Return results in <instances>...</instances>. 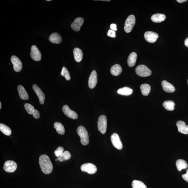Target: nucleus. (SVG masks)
<instances>
[{
    "label": "nucleus",
    "instance_id": "obj_1",
    "mask_svg": "<svg viewBox=\"0 0 188 188\" xmlns=\"http://www.w3.org/2000/svg\"><path fill=\"white\" fill-rule=\"evenodd\" d=\"M39 164L42 171L45 174H49L52 172L53 166L49 157L47 155L40 156L39 160Z\"/></svg>",
    "mask_w": 188,
    "mask_h": 188
},
{
    "label": "nucleus",
    "instance_id": "obj_29",
    "mask_svg": "<svg viewBox=\"0 0 188 188\" xmlns=\"http://www.w3.org/2000/svg\"><path fill=\"white\" fill-rule=\"evenodd\" d=\"M0 130L3 134L6 136H10L11 133L10 128L3 123L0 124Z\"/></svg>",
    "mask_w": 188,
    "mask_h": 188
},
{
    "label": "nucleus",
    "instance_id": "obj_17",
    "mask_svg": "<svg viewBox=\"0 0 188 188\" xmlns=\"http://www.w3.org/2000/svg\"><path fill=\"white\" fill-rule=\"evenodd\" d=\"M163 90L168 93H172L175 91V88L172 84L169 83L166 80H163L161 82Z\"/></svg>",
    "mask_w": 188,
    "mask_h": 188
},
{
    "label": "nucleus",
    "instance_id": "obj_33",
    "mask_svg": "<svg viewBox=\"0 0 188 188\" xmlns=\"http://www.w3.org/2000/svg\"><path fill=\"white\" fill-rule=\"evenodd\" d=\"M24 107L25 109L29 114H33L34 111L35 110L33 105L29 104V103H26L24 104Z\"/></svg>",
    "mask_w": 188,
    "mask_h": 188
},
{
    "label": "nucleus",
    "instance_id": "obj_44",
    "mask_svg": "<svg viewBox=\"0 0 188 188\" xmlns=\"http://www.w3.org/2000/svg\"><path fill=\"white\" fill-rule=\"evenodd\" d=\"M187 83H188V80H187Z\"/></svg>",
    "mask_w": 188,
    "mask_h": 188
},
{
    "label": "nucleus",
    "instance_id": "obj_38",
    "mask_svg": "<svg viewBox=\"0 0 188 188\" xmlns=\"http://www.w3.org/2000/svg\"><path fill=\"white\" fill-rule=\"evenodd\" d=\"M110 28L111 29L116 31L117 30L116 24H111L110 26Z\"/></svg>",
    "mask_w": 188,
    "mask_h": 188
},
{
    "label": "nucleus",
    "instance_id": "obj_32",
    "mask_svg": "<svg viewBox=\"0 0 188 188\" xmlns=\"http://www.w3.org/2000/svg\"><path fill=\"white\" fill-rule=\"evenodd\" d=\"M61 75V76L64 77L67 80H70L71 77L70 76V72H69L67 69L65 67H63Z\"/></svg>",
    "mask_w": 188,
    "mask_h": 188
},
{
    "label": "nucleus",
    "instance_id": "obj_16",
    "mask_svg": "<svg viewBox=\"0 0 188 188\" xmlns=\"http://www.w3.org/2000/svg\"><path fill=\"white\" fill-rule=\"evenodd\" d=\"M178 131L181 133L187 135L188 134V126L186 125L184 122L179 121L176 123Z\"/></svg>",
    "mask_w": 188,
    "mask_h": 188
},
{
    "label": "nucleus",
    "instance_id": "obj_12",
    "mask_svg": "<svg viewBox=\"0 0 188 188\" xmlns=\"http://www.w3.org/2000/svg\"><path fill=\"white\" fill-rule=\"evenodd\" d=\"M62 109L63 113L68 118L74 120L77 119L78 118L77 113L71 110L67 105H65L62 107Z\"/></svg>",
    "mask_w": 188,
    "mask_h": 188
},
{
    "label": "nucleus",
    "instance_id": "obj_13",
    "mask_svg": "<svg viewBox=\"0 0 188 188\" xmlns=\"http://www.w3.org/2000/svg\"><path fill=\"white\" fill-rule=\"evenodd\" d=\"M97 83V73L95 70H94L92 72L90 76L89 80H88V85L90 88L93 89L96 85Z\"/></svg>",
    "mask_w": 188,
    "mask_h": 188
},
{
    "label": "nucleus",
    "instance_id": "obj_19",
    "mask_svg": "<svg viewBox=\"0 0 188 188\" xmlns=\"http://www.w3.org/2000/svg\"><path fill=\"white\" fill-rule=\"evenodd\" d=\"M74 59L77 62H80L83 58V53L81 50L78 48H75L74 50Z\"/></svg>",
    "mask_w": 188,
    "mask_h": 188
},
{
    "label": "nucleus",
    "instance_id": "obj_23",
    "mask_svg": "<svg viewBox=\"0 0 188 188\" xmlns=\"http://www.w3.org/2000/svg\"><path fill=\"white\" fill-rule=\"evenodd\" d=\"M122 72V68L120 65L116 64L113 65L111 69V73L112 75L117 76L119 75Z\"/></svg>",
    "mask_w": 188,
    "mask_h": 188
},
{
    "label": "nucleus",
    "instance_id": "obj_40",
    "mask_svg": "<svg viewBox=\"0 0 188 188\" xmlns=\"http://www.w3.org/2000/svg\"><path fill=\"white\" fill-rule=\"evenodd\" d=\"M177 1L179 3H183L187 1V0H177Z\"/></svg>",
    "mask_w": 188,
    "mask_h": 188
},
{
    "label": "nucleus",
    "instance_id": "obj_4",
    "mask_svg": "<svg viewBox=\"0 0 188 188\" xmlns=\"http://www.w3.org/2000/svg\"><path fill=\"white\" fill-rule=\"evenodd\" d=\"M136 72L138 75L146 77L150 76L151 74V70L145 65H139L136 68Z\"/></svg>",
    "mask_w": 188,
    "mask_h": 188
},
{
    "label": "nucleus",
    "instance_id": "obj_9",
    "mask_svg": "<svg viewBox=\"0 0 188 188\" xmlns=\"http://www.w3.org/2000/svg\"><path fill=\"white\" fill-rule=\"evenodd\" d=\"M111 139L113 146L119 150L122 149V144L121 141L119 136L118 134L113 133L111 136Z\"/></svg>",
    "mask_w": 188,
    "mask_h": 188
},
{
    "label": "nucleus",
    "instance_id": "obj_41",
    "mask_svg": "<svg viewBox=\"0 0 188 188\" xmlns=\"http://www.w3.org/2000/svg\"><path fill=\"white\" fill-rule=\"evenodd\" d=\"M1 102H0V109H1Z\"/></svg>",
    "mask_w": 188,
    "mask_h": 188
},
{
    "label": "nucleus",
    "instance_id": "obj_8",
    "mask_svg": "<svg viewBox=\"0 0 188 188\" xmlns=\"http://www.w3.org/2000/svg\"><path fill=\"white\" fill-rule=\"evenodd\" d=\"M11 60L15 71L16 72L21 71L22 68V64L20 59L15 55H13L11 57Z\"/></svg>",
    "mask_w": 188,
    "mask_h": 188
},
{
    "label": "nucleus",
    "instance_id": "obj_18",
    "mask_svg": "<svg viewBox=\"0 0 188 188\" xmlns=\"http://www.w3.org/2000/svg\"><path fill=\"white\" fill-rule=\"evenodd\" d=\"M49 40L52 43L59 44L61 43L62 40L60 34L57 32H54L50 36Z\"/></svg>",
    "mask_w": 188,
    "mask_h": 188
},
{
    "label": "nucleus",
    "instance_id": "obj_24",
    "mask_svg": "<svg viewBox=\"0 0 188 188\" xmlns=\"http://www.w3.org/2000/svg\"><path fill=\"white\" fill-rule=\"evenodd\" d=\"M132 93H133V90L128 87L120 88L117 91V93L119 95L125 96L131 95Z\"/></svg>",
    "mask_w": 188,
    "mask_h": 188
},
{
    "label": "nucleus",
    "instance_id": "obj_5",
    "mask_svg": "<svg viewBox=\"0 0 188 188\" xmlns=\"http://www.w3.org/2000/svg\"><path fill=\"white\" fill-rule=\"evenodd\" d=\"M98 128L101 133L104 134L106 132L107 128V119L106 116L102 115L99 116L98 121Z\"/></svg>",
    "mask_w": 188,
    "mask_h": 188
},
{
    "label": "nucleus",
    "instance_id": "obj_14",
    "mask_svg": "<svg viewBox=\"0 0 188 188\" xmlns=\"http://www.w3.org/2000/svg\"><path fill=\"white\" fill-rule=\"evenodd\" d=\"M32 88H33L34 92L37 95L38 98H39L40 103L42 105L44 104L45 99L44 94L42 91L41 89L36 84H34Z\"/></svg>",
    "mask_w": 188,
    "mask_h": 188
},
{
    "label": "nucleus",
    "instance_id": "obj_15",
    "mask_svg": "<svg viewBox=\"0 0 188 188\" xmlns=\"http://www.w3.org/2000/svg\"><path fill=\"white\" fill-rule=\"evenodd\" d=\"M84 22V20L83 18L79 17L76 18L71 24L72 29L75 32L79 31Z\"/></svg>",
    "mask_w": 188,
    "mask_h": 188
},
{
    "label": "nucleus",
    "instance_id": "obj_11",
    "mask_svg": "<svg viewBox=\"0 0 188 188\" xmlns=\"http://www.w3.org/2000/svg\"><path fill=\"white\" fill-rule=\"evenodd\" d=\"M144 37L146 41L149 43H154L156 41L159 37L158 34L156 32L148 31L144 34Z\"/></svg>",
    "mask_w": 188,
    "mask_h": 188
},
{
    "label": "nucleus",
    "instance_id": "obj_37",
    "mask_svg": "<svg viewBox=\"0 0 188 188\" xmlns=\"http://www.w3.org/2000/svg\"><path fill=\"white\" fill-rule=\"evenodd\" d=\"M182 177L186 181L188 182V169H187V173L185 174H183Z\"/></svg>",
    "mask_w": 188,
    "mask_h": 188
},
{
    "label": "nucleus",
    "instance_id": "obj_30",
    "mask_svg": "<svg viewBox=\"0 0 188 188\" xmlns=\"http://www.w3.org/2000/svg\"><path fill=\"white\" fill-rule=\"evenodd\" d=\"M132 188H147L143 182L138 180H134L132 183Z\"/></svg>",
    "mask_w": 188,
    "mask_h": 188
},
{
    "label": "nucleus",
    "instance_id": "obj_31",
    "mask_svg": "<svg viewBox=\"0 0 188 188\" xmlns=\"http://www.w3.org/2000/svg\"><path fill=\"white\" fill-rule=\"evenodd\" d=\"M71 157V155L70 152L68 151H65L58 158L59 161L61 162L64 161H65L69 160Z\"/></svg>",
    "mask_w": 188,
    "mask_h": 188
},
{
    "label": "nucleus",
    "instance_id": "obj_25",
    "mask_svg": "<svg viewBox=\"0 0 188 188\" xmlns=\"http://www.w3.org/2000/svg\"><path fill=\"white\" fill-rule=\"evenodd\" d=\"M176 165L177 169L179 171H181L183 169H187L188 167V164L185 160L179 159L176 161Z\"/></svg>",
    "mask_w": 188,
    "mask_h": 188
},
{
    "label": "nucleus",
    "instance_id": "obj_20",
    "mask_svg": "<svg viewBox=\"0 0 188 188\" xmlns=\"http://www.w3.org/2000/svg\"><path fill=\"white\" fill-rule=\"evenodd\" d=\"M17 89L21 98L24 100H27L29 99V95L24 88L22 85H19Z\"/></svg>",
    "mask_w": 188,
    "mask_h": 188
},
{
    "label": "nucleus",
    "instance_id": "obj_21",
    "mask_svg": "<svg viewBox=\"0 0 188 188\" xmlns=\"http://www.w3.org/2000/svg\"><path fill=\"white\" fill-rule=\"evenodd\" d=\"M165 15L157 13V14H153L151 17V19L153 22L155 23H160L163 22L166 19Z\"/></svg>",
    "mask_w": 188,
    "mask_h": 188
},
{
    "label": "nucleus",
    "instance_id": "obj_36",
    "mask_svg": "<svg viewBox=\"0 0 188 188\" xmlns=\"http://www.w3.org/2000/svg\"><path fill=\"white\" fill-rule=\"evenodd\" d=\"M33 116L34 118L36 119H38L40 117V113L36 109L34 110V112L33 113Z\"/></svg>",
    "mask_w": 188,
    "mask_h": 188
},
{
    "label": "nucleus",
    "instance_id": "obj_35",
    "mask_svg": "<svg viewBox=\"0 0 188 188\" xmlns=\"http://www.w3.org/2000/svg\"><path fill=\"white\" fill-rule=\"evenodd\" d=\"M107 35L109 37L115 38L116 37V32H115L114 31H113L112 29H109L108 30V32H107Z\"/></svg>",
    "mask_w": 188,
    "mask_h": 188
},
{
    "label": "nucleus",
    "instance_id": "obj_6",
    "mask_svg": "<svg viewBox=\"0 0 188 188\" xmlns=\"http://www.w3.org/2000/svg\"><path fill=\"white\" fill-rule=\"evenodd\" d=\"M82 171L85 172L90 174H95L97 172V167L91 163H86L82 165L80 167Z\"/></svg>",
    "mask_w": 188,
    "mask_h": 188
},
{
    "label": "nucleus",
    "instance_id": "obj_2",
    "mask_svg": "<svg viewBox=\"0 0 188 188\" xmlns=\"http://www.w3.org/2000/svg\"><path fill=\"white\" fill-rule=\"evenodd\" d=\"M77 132L80 138V142L84 146L88 145L89 141V136L85 128L83 126H80Z\"/></svg>",
    "mask_w": 188,
    "mask_h": 188
},
{
    "label": "nucleus",
    "instance_id": "obj_10",
    "mask_svg": "<svg viewBox=\"0 0 188 188\" xmlns=\"http://www.w3.org/2000/svg\"><path fill=\"white\" fill-rule=\"evenodd\" d=\"M30 56L34 61H39L41 59V53L35 45L32 46L31 49Z\"/></svg>",
    "mask_w": 188,
    "mask_h": 188
},
{
    "label": "nucleus",
    "instance_id": "obj_39",
    "mask_svg": "<svg viewBox=\"0 0 188 188\" xmlns=\"http://www.w3.org/2000/svg\"><path fill=\"white\" fill-rule=\"evenodd\" d=\"M184 44L186 47H188V37L186 38L185 40Z\"/></svg>",
    "mask_w": 188,
    "mask_h": 188
},
{
    "label": "nucleus",
    "instance_id": "obj_43",
    "mask_svg": "<svg viewBox=\"0 0 188 188\" xmlns=\"http://www.w3.org/2000/svg\"><path fill=\"white\" fill-rule=\"evenodd\" d=\"M51 1V0H47V1Z\"/></svg>",
    "mask_w": 188,
    "mask_h": 188
},
{
    "label": "nucleus",
    "instance_id": "obj_26",
    "mask_svg": "<svg viewBox=\"0 0 188 188\" xmlns=\"http://www.w3.org/2000/svg\"><path fill=\"white\" fill-rule=\"evenodd\" d=\"M54 127L56 129L57 133L60 135H64L65 129L64 126L60 123L55 122L54 124Z\"/></svg>",
    "mask_w": 188,
    "mask_h": 188
},
{
    "label": "nucleus",
    "instance_id": "obj_34",
    "mask_svg": "<svg viewBox=\"0 0 188 188\" xmlns=\"http://www.w3.org/2000/svg\"><path fill=\"white\" fill-rule=\"evenodd\" d=\"M64 149L62 147H59L55 151V156L57 158H59L64 153Z\"/></svg>",
    "mask_w": 188,
    "mask_h": 188
},
{
    "label": "nucleus",
    "instance_id": "obj_22",
    "mask_svg": "<svg viewBox=\"0 0 188 188\" xmlns=\"http://www.w3.org/2000/svg\"><path fill=\"white\" fill-rule=\"evenodd\" d=\"M137 55L135 52H132L129 55L128 59V66L130 67L135 66L137 60Z\"/></svg>",
    "mask_w": 188,
    "mask_h": 188
},
{
    "label": "nucleus",
    "instance_id": "obj_28",
    "mask_svg": "<svg viewBox=\"0 0 188 188\" xmlns=\"http://www.w3.org/2000/svg\"><path fill=\"white\" fill-rule=\"evenodd\" d=\"M174 105L175 103L174 102L170 100L164 101L163 103V106L168 111H173L174 108Z\"/></svg>",
    "mask_w": 188,
    "mask_h": 188
},
{
    "label": "nucleus",
    "instance_id": "obj_27",
    "mask_svg": "<svg viewBox=\"0 0 188 188\" xmlns=\"http://www.w3.org/2000/svg\"><path fill=\"white\" fill-rule=\"evenodd\" d=\"M141 90L142 94L144 96H147L149 95L151 91V87L149 84H144L141 86Z\"/></svg>",
    "mask_w": 188,
    "mask_h": 188
},
{
    "label": "nucleus",
    "instance_id": "obj_7",
    "mask_svg": "<svg viewBox=\"0 0 188 188\" xmlns=\"http://www.w3.org/2000/svg\"><path fill=\"white\" fill-rule=\"evenodd\" d=\"M17 168V163L14 161L9 160L6 161L4 164L3 168L5 171L7 172H14Z\"/></svg>",
    "mask_w": 188,
    "mask_h": 188
},
{
    "label": "nucleus",
    "instance_id": "obj_3",
    "mask_svg": "<svg viewBox=\"0 0 188 188\" xmlns=\"http://www.w3.org/2000/svg\"><path fill=\"white\" fill-rule=\"evenodd\" d=\"M136 22V19L135 16L133 15H129L126 19L124 26V29L126 33L131 32L135 26Z\"/></svg>",
    "mask_w": 188,
    "mask_h": 188
},
{
    "label": "nucleus",
    "instance_id": "obj_42",
    "mask_svg": "<svg viewBox=\"0 0 188 188\" xmlns=\"http://www.w3.org/2000/svg\"><path fill=\"white\" fill-rule=\"evenodd\" d=\"M58 160H59L58 158L56 159H55V161H58Z\"/></svg>",
    "mask_w": 188,
    "mask_h": 188
}]
</instances>
